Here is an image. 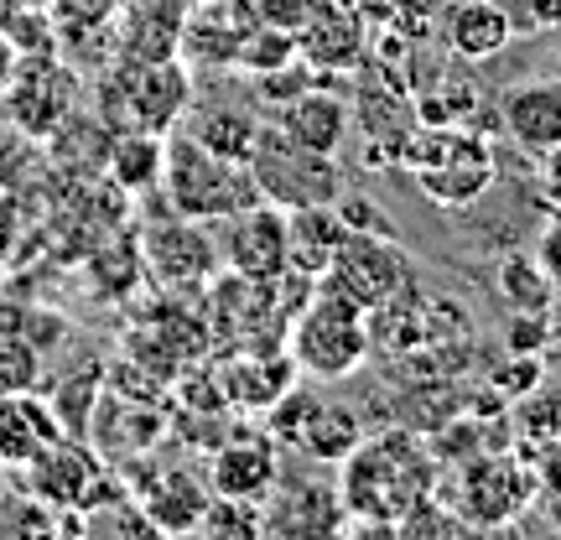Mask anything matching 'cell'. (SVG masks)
Wrapping results in <instances>:
<instances>
[{"label": "cell", "mask_w": 561, "mask_h": 540, "mask_svg": "<svg viewBox=\"0 0 561 540\" xmlns=\"http://www.w3.org/2000/svg\"><path fill=\"white\" fill-rule=\"evenodd\" d=\"M0 104H5V115L21 136H47V130L68 125L73 104H79V79L68 68H58L47 53H32V58H21L16 83L5 89Z\"/></svg>", "instance_id": "cell-10"}, {"label": "cell", "mask_w": 561, "mask_h": 540, "mask_svg": "<svg viewBox=\"0 0 561 540\" xmlns=\"http://www.w3.org/2000/svg\"><path fill=\"white\" fill-rule=\"evenodd\" d=\"M198 536L261 540L265 536V509L255 499H229V494H214L208 509H203V520H198Z\"/></svg>", "instance_id": "cell-28"}, {"label": "cell", "mask_w": 561, "mask_h": 540, "mask_svg": "<svg viewBox=\"0 0 561 540\" xmlns=\"http://www.w3.org/2000/svg\"><path fill=\"white\" fill-rule=\"evenodd\" d=\"M525 11H530V26H561V0H525Z\"/></svg>", "instance_id": "cell-38"}, {"label": "cell", "mask_w": 561, "mask_h": 540, "mask_svg": "<svg viewBox=\"0 0 561 540\" xmlns=\"http://www.w3.org/2000/svg\"><path fill=\"white\" fill-rule=\"evenodd\" d=\"M541 515L551 530H561V489H551V494H541Z\"/></svg>", "instance_id": "cell-39"}, {"label": "cell", "mask_w": 561, "mask_h": 540, "mask_svg": "<svg viewBox=\"0 0 561 540\" xmlns=\"http://www.w3.org/2000/svg\"><path fill=\"white\" fill-rule=\"evenodd\" d=\"M208 499H214V489L193 468H157L136 483V504L157 525V536H198Z\"/></svg>", "instance_id": "cell-18"}, {"label": "cell", "mask_w": 561, "mask_h": 540, "mask_svg": "<svg viewBox=\"0 0 561 540\" xmlns=\"http://www.w3.org/2000/svg\"><path fill=\"white\" fill-rule=\"evenodd\" d=\"M286 229H291V271L318 280L328 271V261L339 255V244L348 240V223L333 203H318V208H291L286 214Z\"/></svg>", "instance_id": "cell-23"}, {"label": "cell", "mask_w": 561, "mask_h": 540, "mask_svg": "<svg viewBox=\"0 0 561 540\" xmlns=\"http://www.w3.org/2000/svg\"><path fill=\"white\" fill-rule=\"evenodd\" d=\"M240 37H244V21L229 11V0H208L203 11H193L182 21L178 47L198 68H234L240 62Z\"/></svg>", "instance_id": "cell-21"}, {"label": "cell", "mask_w": 561, "mask_h": 540, "mask_svg": "<svg viewBox=\"0 0 561 540\" xmlns=\"http://www.w3.org/2000/svg\"><path fill=\"white\" fill-rule=\"evenodd\" d=\"M297 380L301 375L286 348H250V354H234L229 364H219L224 405L229 411H250V416H265Z\"/></svg>", "instance_id": "cell-17"}, {"label": "cell", "mask_w": 561, "mask_h": 540, "mask_svg": "<svg viewBox=\"0 0 561 540\" xmlns=\"http://www.w3.org/2000/svg\"><path fill=\"white\" fill-rule=\"evenodd\" d=\"M541 354H510V364L494 369V384H500L510 401H525L530 390H541Z\"/></svg>", "instance_id": "cell-34"}, {"label": "cell", "mask_w": 561, "mask_h": 540, "mask_svg": "<svg viewBox=\"0 0 561 540\" xmlns=\"http://www.w3.org/2000/svg\"><path fill=\"white\" fill-rule=\"evenodd\" d=\"M442 458L416 432H375L339 462V499L348 509V536H396V525L426 494H437Z\"/></svg>", "instance_id": "cell-1"}, {"label": "cell", "mask_w": 561, "mask_h": 540, "mask_svg": "<svg viewBox=\"0 0 561 540\" xmlns=\"http://www.w3.org/2000/svg\"><path fill=\"white\" fill-rule=\"evenodd\" d=\"M401 166L416 177V187L437 208H468L500 177L494 146L473 125H421L416 120V130L401 146Z\"/></svg>", "instance_id": "cell-2"}, {"label": "cell", "mask_w": 561, "mask_h": 540, "mask_svg": "<svg viewBox=\"0 0 561 540\" xmlns=\"http://www.w3.org/2000/svg\"><path fill=\"white\" fill-rule=\"evenodd\" d=\"M312 5H322V11H359L364 0H312Z\"/></svg>", "instance_id": "cell-40"}, {"label": "cell", "mask_w": 561, "mask_h": 540, "mask_svg": "<svg viewBox=\"0 0 561 540\" xmlns=\"http://www.w3.org/2000/svg\"><path fill=\"white\" fill-rule=\"evenodd\" d=\"M437 494L468 520V530H504L530 509L541 489L536 462H525L520 452H473L453 473H442Z\"/></svg>", "instance_id": "cell-5"}, {"label": "cell", "mask_w": 561, "mask_h": 540, "mask_svg": "<svg viewBox=\"0 0 561 540\" xmlns=\"http://www.w3.org/2000/svg\"><path fill=\"white\" fill-rule=\"evenodd\" d=\"M500 125L530 157H546L561 146V73L525 79L500 94Z\"/></svg>", "instance_id": "cell-15"}, {"label": "cell", "mask_w": 561, "mask_h": 540, "mask_svg": "<svg viewBox=\"0 0 561 540\" xmlns=\"http://www.w3.org/2000/svg\"><path fill=\"white\" fill-rule=\"evenodd\" d=\"M546 343H551V312H510V322H504L510 354H541Z\"/></svg>", "instance_id": "cell-32"}, {"label": "cell", "mask_w": 561, "mask_h": 540, "mask_svg": "<svg viewBox=\"0 0 561 540\" xmlns=\"http://www.w3.org/2000/svg\"><path fill=\"white\" fill-rule=\"evenodd\" d=\"M359 441H364L359 411H354V405H339V401H322L318 411H312V421L301 426V437L291 452H301L307 462H322V468H339Z\"/></svg>", "instance_id": "cell-25"}, {"label": "cell", "mask_w": 561, "mask_h": 540, "mask_svg": "<svg viewBox=\"0 0 561 540\" xmlns=\"http://www.w3.org/2000/svg\"><path fill=\"white\" fill-rule=\"evenodd\" d=\"M37 375H42V359L37 348L11 333L0 338V395H21V390H37Z\"/></svg>", "instance_id": "cell-31"}, {"label": "cell", "mask_w": 561, "mask_h": 540, "mask_svg": "<svg viewBox=\"0 0 561 540\" xmlns=\"http://www.w3.org/2000/svg\"><path fill=\"white\" fill-rule=\"evenodd\" d=\"M494 280H500V297L510 301V312H551L557 307V280L546 276L536 255H504Z\"/></svg>", "instance_id": "cell-27"}, {"label": "cell", "mask_w": 561, "mask_h": 540, "mask_svg": "<svg viewBox=\"0 0 561 540\" xmlns=\"http://www.w3.org/2000/svg\"><path fill=\"white\" fill-rule=\"evenodd\" d=\"M442 42L458 62H483L515 42V16L500 0H453L442 16Z\"/></svg>", "instance_id": "cell-19"}, {"label": "cell", "mask_w": 561, "mask_h": 540, "mask_svg": "<svg viewBox=\"0 0 561 540\" xmlns=\"http://www.w3.org/2000/svg\"><path fill=\"white\" fill-rule=\"evenodd\" d=\"M536 261H541V271L557 280V291H561V208L546 219L541 240H536Z\"/></svg>", "instance_id": "cell-35"}, {"label": "cell", "mask_w": 561, "mask_h": 540, "mask_svg": "<svg viewBox=\"0 0 561 540\" xmlns=\"http://www.w3.org/2000/svg\"><path fill=\"white\" fill-rule=\"evenodd\" d=\"M58 441V416H47L32 390L11 395V405H0V458L5 462H32L47 447Z\"/></svg>", "instance_id": "cell-26"}, {"label": "cell", "mask_w": 561, "mask_h": 540, "mask_svg": "<svg viewBox=\"0 0 561 540\" xmlns=\"http://www.w3.org/2000/svg\"><path fill=\"white\" fill-rule=\"evenodd\" d=\"M265 536L312 540V536H348V509L339 499V483L328 479H286L265 494Z\"/></svg>", "instance_id": "cell-11"}, {"label": "cell", "mask_w": 561, "mask_h": 540, "mask_svg": "<svg viewBox=\"0 0 561 540\" xmlns=\"http://www.w3.org/2000/svg\"><path fill=\"white\" fill-rule=\"evenodd\" d=\"M219 255L224 271L250 280H276L280 271H291V229H286V208L276 203H250L240 214H229L219 223Z\"/></svg>", "instance_id": "cell-9"}, {"label": "cell", "mask_w": 561, "mask_h": 540, "mask_svg": "<svg viewBox=\"0 0 561 540\" xmlns=\"http://www.w3.org/2000/svg\"><path fill=\"white\" fill-rule=\"evenodd\" d=\"M297 58V32H280V26H244L240 37V62L244 73H271L280 62Z\"/></svg>", "instance_id": "cell-29"}, {"label": "cell", "mask_w": 561, "mask_h": 540, "mask_svg": "<svg viewBox=\"0 0 561 540\" xmlns=\"http://www.w3.org/2000/svg\"><path fill=\"white\" fill-rule=\"evenodd\" d=\"M369 37H375V21H369L364 5L359 11H322V5H312V16L301 21V32H297V58L312 73L348 79L369 58Z\"/></svg>", "instance_id": "cell-12"}, {"label": "cell", "mask_w": 561, "mask_h": 540, "mask_svg": "<svg viewBox=\"0 0 561 540\" xmlns=\"http://www.w3.org/2000/svg\"><path fill=\"white\" fill-rule=\"evenodd\" d=\"M280 479V447L271 441V432H240L229 437L208 462V489L229 494V499H255L265 504V494Z\"/></svg>", "instance_id": "cell-16"}, {"label": "cell", "mask_w": 561, "mask_h": 540, "mask_svg": "<svg viewBox=\"0 0 561 540\" xmlns=\"http://www.w3.org/2000/svg\"><path fill=\"white\" fill-rule=\"evenodd\" d=\"M125 110L136 130H157L167 136L182 115L193 110V79L178 58H136V68L125 73Z\"/></svg>", "instance_id": "cell-13"}, {"label": "cell", "mask_w": 561, "mask_h": 540, "mask_svg": "<svg viewBox=\"0 0 561 540\" xmlns=\"http://www.w3.org/2000/svg\"><path fill=\"white\" fill-rule=\"evenodd\" d=\"M541 198L546 208H561V146L541 157Z\"/></svg>", "instance_id": "cell-36"}, {"label": "cell", "mask_w": 561, "mask_h": 540, "mask_svg": "<svg viewBox=\"0 0 561 540\" xmlns=\"http://www.w3.org/2000/svg\"><path fill=\"white\" fill-rule=\"evenodd\" d=\"M250 177L261 187L265 203L276 208H318V203H339L348 177H343L339 157H322V151H307L291 136H280L276 125L265 120L255 151H250Z\"/></svg>", "instance_id": "cell-6"}, {"label": "cell", "mask_w": 561, "mask_h": 540, "mask_svg": "<svg viewBox=\"0 0 561 540\" xmlns=\"http://www.w3.org/2000/svg\"><path fill=\"white\" fill-rule=\"evenodd\" d=\"M261 130H265V115L250 110V104H203L187 120V136L203 140L214 157L244 161V166H250V151H255Z\"/></svg>", "instance_id": "cell-22"}, {"label": "cell", "mask_w": 561, "mask_h": 540, "mask_svg": "<svg viewBox=\"0 0 561 540\" xmlns=\"http://www.w3.org/2000/svg\"><path fill=\"white\" fill-rule=\"evenodd\" d=\"M26 468H32V473H26V489L37 494V504H58V509L83 504L89 489L100 483V462L83 458L79 447H58V441H47Z\"/></svg>", "instance_id": "cell-20"}, {"label": "cell", "mask_w": 561, "mask_h": 540, "mask_svg": "<svg viewBox=\"0 0 561 540\" xmlns=\"http://www.w3.org/2000/svg\"><path fill=\"white\" fill-rule=\"evenodd\" d=\"M322 291H339L343 301H354L364 312H380L385 301H396L411 286V261L396 234H354L339 244V255L328 261L318 276Z\"/></svg>", "instance_id": "cell-7"}, {"label": "cell", "mask_w": 561, "mask_h": 540, "mask_svg": "<svg viewBox=\"0 0 561 540\" xmlns=\"http://www.w3.org/2000/svg\"><path fill=\"white\" fill-rule=\"evenodd\" d=\"M161 161H167V136H157V130H125V136L110 140V157H104V166H110V177H115V187L121 193H157L161 187Z\"/></svg>", "instance_id": "cell-24"}, {"label": "cell", "mask_w": 561, "mask_h": 540, "mask_svg": "<svg viewBox=\"0 0 561 540\" xmlns=\"http://www.w3.org/2000/svg\"><path fill=\"white\" fill-rule=\"evenodd\" d=\"M265 120L276 125L280 136H291L307 151H322V157H339L348 146V130H354V104L343 89H328V83H312L301 89L297 100H286L280 110H271Z\"/></svg>", "instance_id": "cell-14"}, {"label": "cell", "mask_w": 561, "mask_h": 540, "mask_svg": "<svg viewBox=\"0 0 561 540\" xmlns=\"http://www.w3.org/2000/svg\"><path fill=\"white\" fill-rule=\"evenodd\" d=\"M369 348H375L369 312L343 301L339 291H322V286H312V297L301 301V312L286 328V354H291L301 380L312 384H339L348 375H359Z\"/></svg>", "instance_id": "cell-3"}, {"label": "cell", "mask_w": 561, "mask_h": 540, "mask_svg": "<svg viewBox=\"0 0 561 540\" xmlns=\"http://www.w3.org/2000/svg\"><path fill=\"white\" fill-rule=\"evenodd\" d=\"M140 265H146V276L157 280L161 291L187 297V291L214 286V276L224 271V255L219 240L208 234V223L167 214V219L140 229Z\"/></svg>", "instance_id": "cell-8"}, {"label": "cell", "mask_w": 561, "mask_h": 540, "mask_svg": "<svg viewBox=\"0 0 561 540\" xmlns=\"http://www.w3.org/2000/svg\"><path fill=\"white\" fill-rule=\"evenodd\" d=\"M343 214V223L354 229V234H396V223L380 214V203L369 198V193H354V187H343V198L333 203Z\"/></svg>", "instance_id": "cell-33"}, {"label": "cell", "mask_w": 561, "mask_h": 540, "mask_svg": "<svg viewBox=\"0 0 561 540\" xmlns=\"http://www.w3.org/2000/svg\"><path fill=\"white\" fill-rule=\"evenodd\" d=\"M16 68H21V47H16V37L0 26V100H5V89L16 83Z\"/></svg>", "instance_id": "cell-37"}, {"label": "cell", "mask_w": 561, "mask_h": 540, "mask_svg": "<svg viewBox=\"0 0 561 540\" xmlns=\"http://www.w3.org/2000/svg\"><path fill=\"white\" fill-rule=\"evenodd\" d=\"M161 198L172 214L198 223H224L229 214H240L250 203H261V187L250 177L244 161L214 157L203 140L187 130H167V161H161Z\"/></svg>", "instance_id": "cell-4"}, {"label": "cell", "mask_w": 561, "mask_h": 540, "mask_svg": "<svg viewBox=\"0 0 561 540\" xmlns=\"http://www.w3.org/2000/svg\"><path fill=\"white\" fill-rule=\"evenodd\" d=\"M442 16H447V0H390L380 26H396L411 42H432L442 32Z\"/></svg>", "instance_id": "cell-30"}]
</instances>
